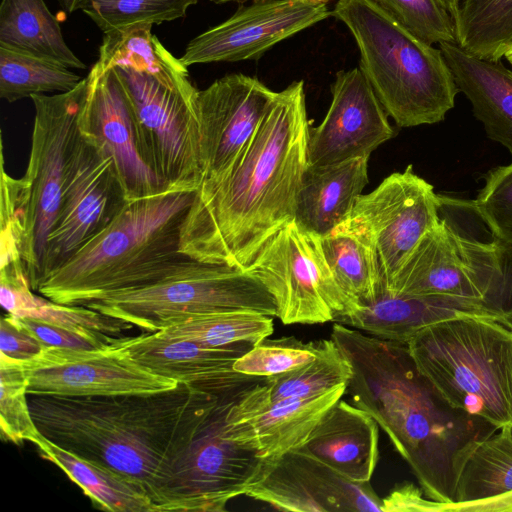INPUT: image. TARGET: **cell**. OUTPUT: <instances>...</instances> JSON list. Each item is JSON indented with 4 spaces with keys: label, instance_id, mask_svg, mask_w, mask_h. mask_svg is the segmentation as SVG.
Wrapping results in <instances>:
<instances>
[{
    "label": "cell",
    "instance_id": "cell-1",
    "mask_svg": "<svg viewBox=\"0 0 512 512\" xmlns=\"http://www.w3.org/2000/svg\"><path fill=\"white\" fill-rule=\"evenodd\" d=\"M310 127L303 80L276 92L229 171L196 190L181 227V254L244 269L294 219Z\"/></svg>",
    "mask_w": 512,
    "mask_h": 512
},
{
    "label": "cell",
    "instance_id": "cell-2",
    "mask_svg": "<svg viewBox=\"0 0 512 512\" xmlns=\"http://www.w3.org/2000/svg\"><path fill=\"white\" fill-rule=\"evenodd\" d=\"M188 384L150 394H28L41 435L139 483L158 512L173 511L177 467L222 397Z\"/></svg>",
    "mask_w": 512,
    "mask_h": 512
},
{
    "label": "cell",
    "instance_id": "cell-3",
    "mask_svg": "<svg viewBox=\"0 0 512 512\" xmlns=\"http://www.w3.org/2000/svg\"><path fill=\"white\" fill-rule=\"evenodd\" d=\"M331 339L350 362L346 392L405 460L426 497L453 503L462 466L495 426L452 406L417 368L406 343L335 322Z\"/></svg>",
    "mask_w": 512,
    "mask_h": 512
},
{
    "label": "cell",
    "instance_id": "cell-4",
    "mask_svg": "<svg viewBox=\"0 0 512 512\" xmlns=\"http://www.w3.org/2000/svg\"><path fill=\"white\" fill-rule=\"evenodd\" d=\"M196 191H166L129 201L114 220L37 293L61 304L83 305L105 295L158 281L180 261L182 223Z\"/></svg>",
    "mask_w": 512,
    "mask_h": 512
},
{
    "label": "cell",
    "instance_id": "cell-5",
    "mask_svg": "<svg viewBox=\"0 0 512 512\" xmlns=\"http://www.w3.org/2000/svg\"><path fill=\"white\" fill-rule=\"evenodd\" d=\"M86 89L87 77L69 92L31 97L35 115L23 177L6 173L1 141L0 244L20 253L34 292L44 279L47 241L80 135L78 121Z\"/></svg>",
    "mask_w": 512,
    "mask_h": 512
},
{
    "label": "cell",
    "instance_id": "cell-6",
    "mask_svg": "<svg viewBox=\"0 0 512 512\" xmlns=\"http://www.w3.org/2000/svg\"><path fill=\"white\" fill-rule=\"evenodd\" d=\"M439 196V219L394 276L388 292L483 302L512 322V246L497 239L473 202Z\"/></svg>",
    "mask_w": 512,
    "mask_h": 512
},
{
    "label": "cell",
    "instance_id": "cell-7",
    "mask_svg": "<svg viewBox=\"0 0 512 512\" xmlns=\"http://www.w3.org/2000/svg\"><path fill=\"white\" fill-rule=\"evenodd\" d=\"M331 15L350 30L360 70L399 127L444 120L459 90L440 48L413 35L371 0H338Z\"/></svg>",
    "mask_w": 512,
    "mask_h": 512
},
{
    "label": "cell",
    "instance_id": "cell-8",
    "mask_svg": "<svg viewBox=\"0 0 512 512\" xmlns=\"http://www.w3.org/2000/svg\"><path fill=\"white\" fill-rule=\"evenodd\" d=\"M418 370L455 408L497 429L512 427V328L460 316L424 328L407 343Z\"/></svg>",
    "mask_w": 512,
    "mask_h": 512
},
{
    "label": "cell",
    "instance_id": "cell-9",
    "mask_svg": "<svg viewBox=\"0 0 512 512\" xmlns=\"http://www.w3.org/2000/svg\"><path fill=\"white\" fill-rule=\"evenodd\" d=\"M147 332L163 330L198 314L230 311L277 316L272 295L239 267L185 258L158 281L84 303Z\"/></svg>",
    "mask_w": 512,
    "mask_h": 512
},
{
    "label": "cell",
    "instance_id": "cell-10",
    "mask_svg": "<svg viewBox=\"0 0 512 512\" xmlns=\"http://www.w3.org/2000/svg\"><path fill=\"white\" fill-rule=\"evenodd\" d=\"M128 96L148 162L166 191H196L202 183L198 89L167 87L148 74L113 67Z\"/></svg>",
    "mask_w": 512,
    "mask_h": 512
},
{
    "label": "cell",
    "instance_id": "cell-11",
    "mask_svg": "<svg viewBox=\"0 0 512 512\" xmlns=\"http://www.w3.org/2000/svg\"><path fill=\"white\" fill-rule=\"evenodd\" d=\"M272 295L283 324L333 321L347 302L325 258L320 236L293 219L244 268Z\"/></svg>",
    "mask_w": 512,
    "mask_h": 512
},
{
    "label": "cell",
    "instance_id": "cell-12",
    "mask_svg": "<svg viewBox=\"0 0 512 512\" xmlns=\"http://www.w3.org/2000/svg\"><path fill=\"white\" fill-rule=\"evenodd\" d=\"M245 390L222 397L194 438L174 474L173 511H224L258 478L265 459L226 429L227 411Z\"/></svg>",
    "mask_w": 512,
    "mask_h": 512
},
{
    "label": "cell",
    "instance_id": "cell-13",
    "mask_svg": "<svg viewBox=\"0 0 512 512\" xmlns=\"http://www.w3.org/2000/svg\"><path fill=\"white\" fill-rule=\"evenodd\" d=\"M128 202L111 157L80 134L47 241L44 279L103 231Z\"/></svg>",
    "mask_w": 512,
    "mask_h": 512
},
{
    "label": "cell",
    "instance_id": "cell-14",
    "mask_svg": "<svg viewBox=\"0 0 512 512\" xmlns=\"http://www.w3.org/2000/svg\"><path fill=\"white\" fill-rule=\"evenodd\" d=\"M438 210V194L411 165L357 198L346 219L372 240L384 289L421 238L437 224Z\"/></svg>",
    "mask_w": 512,
    "mask_h": 512
},
{
    "label": "cell",
    "instance_id": "cell-15",
    "mask_svg": "<svg viewBox=\"0 0 512 512\" xmlns=\"http://www.w3.org/2000/svg\"><path fill=\"white\" fill-rule=\"evenodd\" d=\"M22 364L27 393L35 395L150 394L174 389L179 384L150 372L114 343L98 349L46 346Z\"/></svg>",
    "mask_w": 512,
    "mask_h": 512
},
{
    "label": "cell",
    "instance_id": "cell-16",
    "mask_svg": "<svg viewBox=\"0 0 512 512\" xmlns=\"http://www.w3.org/2000/svg\"><path fill=\"white\" fill-rule=\"evenodd\" d=\"M86 77L87 89L78 121L81 136L111 157L128 201L166 192L148 162L116 70L104 69L96 61Z\"/></svg>",
    "mask_w": 512,
    "mask_h": 512
},
{
    "label": "cell",
    "instance_id": "cell-17",
    "mask_svg": "<svg viewBox=\"0 0 512 512\" xmlns=\"http://www.w3.org/2000/svg\"><path fill=\"white\" fill-rule=\"evenodd\" d=\"M245 495L282 511L382 512L370 481H351L298 448L265 459Z\"/></svg>",
    "mask_w": 512,
    "mask_h": 512
},
{
    "label": "cell",
    "instance_id": "cell-18",
    "mask_svg": "<svg viewBox=\"0 0 512 512\" xmlns=\"http://www.w3.org/2000/svg\"><path fill=\"white\" fill-rule=\"evenodd\" d=\"M275 94L258 78L242 73L227 74L198 91L202 183L217 181L229 171Z\"/></svg>",
    "mask_w": 512,
    "mask_h": 512
},
{
    "label": "cell",
    "instance_id": "cell-19",
    "mask_svg": "<svg viewBox=\"0 0 512 512\" xmlns=\"http://www.w3.org/2000/svg\"><path fill=\"white\" fill-rule=\"evenodd\" d=\"M326 4L270 0L239 6L224 22L193 38L180 57L185 66L258 60L277 43L326 19Z\"/></svg>",
    "mask_w": 512,
    "mask_h": 512
},
{
    "label": "cell",
    "instance_id": "cell-20",
    "mask_svg": "<svg viewBox=\"0 0 512 512\" xmlns=\"http://www.w3.org/2000/svg\"><path fill=\"white\" fill-rule=\"evenodd\" d=\"M332 101L317 127H310L308 166L366 157L395 132L387 113L360 68L336 73Z\"/></svg>",
    "mask_w": 512,
    "mask_h": 512
},
{
    "label": "cell",
    "instance_id": "cell-21",
    "mask_svg": "<svg viewBox=\"0 0 512 512\" xmlns=\"http://www.w3.org/2000/svg\"><path fill=\"white\" fill-rule=\"evenodd\" d=\"M346 389L347 385H338L311 397L271 401L265 379L231 404L226 414L227 433L261 458H277L301 447Z\"/></svg>",
    "mask_w": 512,
    "mask_h": 512
},
{
    "label": "cell",
    "instance_id": "cell-22",
    "mask_svg": "<svg viewBox=\"0 0 512 512\" xmlns=\"http://www.w3.org/2000/svg\"><path fill=\"white\" fill-rule=\"evenodd\" d=\"M114 345L154 374L218 395L238 393L266 379L234 369L252 344L211 348L156 331L117 337Z\"/></svg>",
    "mask_w": 512,
    "mask_h": 512
},
{
    "label": "cell",
    "instance_id": "cell-23",
    "mask_svg": "<svg viewBox=\"0 0 512 512\" xmlns=\"http://www.w3.org/2000/svg\"><path fill=\"white\" fill-rule=\"evenodd\" d=\"M460 316L491 318L512 328V322L480 301L396 295L384 288L373 302L355 305L335 316L333 321L380 339L407 343L424 328Z\"/></svg>",
    "mask_w": 512,
    "mask_h": 512
},
{
    "label": "cell",
    "instance_id": "cell-24",
    "mask_svg": "<svg viewBox=\"0 0 512 512\" xmlns=\"http://www.w3.org/2000/svg\"><path fill=\"white\" fill-rule=\"evenodd\" d=\"M365 410L341 399L299 447L354 482L370 481L379 460V429Z\"/></svg>",
    "mask_w": 512,
    "mask_h": 512
},
{
    "label": "cell",
    "instance_id": "cell-25",
    "mask_svg": "<svg viewBox=\"0 0 512 512\" xmlns=\"http://www.w3.org/2000/svg\"><path fill=\"white\" fill-rule=\"evenodd\" d=\"M439 48L459 92L471 103L487 136L512 154V70L500 61L470 54L457 44L441 43Z\"/></svg>",
    "mask_w": 512,
    "mask_h": 512
},
{
    "label": "cell",
    "instance_id": "cell-26",
    "mask_svg": "<svg viewBox=\"0 0 512 512\" xmlns=\"http://www.w3.org/2000/svg\"><path fill=\"white\" fill-rule=\"evenodd\" d=\"M368 158L308 166L298 191L294 220L303 229L324 236L351 213L368 183Z\"/></svg>",
    "mask_w": 512,
    "mask_h": 512
},
{
    "label": "cell",
    "instance_id": "cell-27",
    "mask_svg": "<svg viewBox=\"0 0 512 512\" xmlns=\"http://www.w3.org/2000/svg\"><path fill=\"white\" fill-rule=\"evenodd\" d=\"M320 241L336 284L346 299V310L373 302L384 283L375 247L366 232L345 219L331 232L320 236Z\"/></svg>",
    "mask_w": 512,
    "mask_h": 512
},
{
    "label": "cell",
    "instance_id": "cell-28",
    "mask_svg": "<svg viewBox=\"0 0 512 512\" xmlns=\"http://www.w3.org/2000/svg\"><path fill=\"white\" fill-rule=\"evenodd\" d=\"M99 508L111 512H158L143 487L112 469L69 452L43 436L35 443Z\"/></svg>",
    "mask_w": 512,
    "mask_h": 512
},
{
    "label": "cell",
    "instance_id": "cell-29",
    "mask_svg": "<svg viewBox=\"0 0 512 512\" xmlns=\"http://www.w3.org/2000/svg\"><path fill=\"white\" fill-rule=\"evenodd\" d=\"M0 301L14 317H29L65 328L118 336L133 325L81 305H67L39 296L23 268L0 269Z\"/></svg>",
    "mask_w": 512,
    "mask_h": 512
},
{
    "label": "cell",
    "instance_id": "cell-30",
    "mask_svg": "<svg viewBox=\"0 0 512 512\" xmlns=\"http://www.w3.org/2000/svg\"><path fill=\"white\" fill-rule=\"evenodd\" d=\"M0 44L53 60L70 69L86 68L67 45L58 19L44 0H2Z\"/></svg>",
    "mask_w": 512,
    "mask_h": 512
},
{
    "label": "cell",
    "instance_id": "cell-31",
    "mask_svg": "<svg viewBox=\"0 0 512 512\" xmlns=\"http://www.w3.org/2000/svg\"><path fill=\"white\" fill-rule=\"evenodd\" d=\"M152 24L140 23L104 33L98 62L104 69L130 68L167 87L190 82L188 67L152 33Z\"/></svg>",
    "mask_w": 512,
    "mask_h": 512
},
{
    "label": "cell",
    "instance_id": "cell-32",
    "mask_svg": "<svg viewBox=\"0 0 512 512\" xmlns=\"http://www.w3.org/2000/svg\"><path fill=\"white\" fill-rule=\"evenodd\" d=\"M512 491V427L475 443L459 474L453 503L489 499Z\"/></svg>",
    "mask_w": 512,
    "mask_h": 512
},
{
    "label": "cell",
    "instance_id": "cell-33",
    "mask_svg": "<svg viewBox=\"0 0 512 512\" xmlns=\"http://www.w3.org/2000/svg\"><path fill=\"white\" fill-rule=\"evenodd\" d=\"M453 22L456 44L481 59L500 61L512 48V0H461Z\"/></svg>",
    "mask_w": 512,
    "mask_h": 512
},
{
    "label": "cell",
    "instance_id": "cell-34",
    "mask_svg": "<svg viewBox=\"0 0 512 512\" xmlns=\"http://www.w3.org/2000/svg\"><path fill=\"white\" fill-rule=\"evenodd\" d=\"M82 79L58 62L0 44V97L9 103L37 94L69 92Z\"/></svg>",
    "mask_w": 512,
    "mask_h": 512
},
{
    "label": "cell",
    "instance_id": "cell-35",
    "mask_svg": "<svg viewBox=\"0 0 512 512\" xmlns=\"http://www.w3.org/2000/svg\"><path fill=\"white\" fill-rule=\"evenodd\" d=\"M273 317L249 311L193 315L160 330L164 334L218 348L232 344L255 345L274 331Z\"/></svg>",
    "mask_w": 512,
    "mask_h": 512
},
{
    "label": "cell",
    "instance_id": "cell-36",
    "mask_svg": "<svg viewBox=\"0 0 512 512\" xmlns=\"http://www.w3.org/2000/svg\"><path fill=\"white\" fill-rule=\"evenodd\" d=\"M352 376L350 362L335 342L320 340L318 355L293 370L266 377L271 401L319 395L338 385H347Z\"/></svg>",
    "mask_w": 512,
    "mask_h": 512
},
{
    "label": "cell",
    "instance_id": "cell-37",
    "mask_svg": "<svg viewBox=\"0 0 512 512\" xmlns=\"http://www.w3.org/2000/svg\"><path fill=\"white\" fill-rule=\"evenodd\" d=\"M199 0H81L83 11L103 32L134 24H161L186 16Z\"/></svg>",
    "mask_w": 512,
    "mask_h": 512
},
{
    "label": "cell",
    "instance_id": "cell-38",
    "mask_svg": "<svg viewBox=\"0 0 512 512\" xmlns=\"http://www.w3.org/2000/svg\"><path fill=\"white\" fill-rule=\"evenodd\" d=\"M0 427L2 436L19 444L41 437L28 404L27 377L21 361L0 356Z\"/></svg>",
    "mask_w": 512,
    "mask_h": 512
},
{
    "label": "cell",
    "instance_id": "cell-39",
    "mask_svg": "<svg viewBox=\"0 0 512 512\" xmlns=\"http://www.w3.org/2000/svg\"><path fill=\"white\" fill-rule=\"evenodd\" d=\"M320 340L303 342L294 336L264 338L234 363L237 372L258 377L278 375L316 358Z\"/></svg>",
    "mask_w": 512,
    "mask_h": 512
},
{
    "label": "cell",
    "instance_id": "cell-40",
    "mask_svg": "<svg viewBox=\"0 0 512 512\" xmlns=\"http://www.w3.org/2000/svg\"><path fill=\"white\" fill-rule=\"evenodd\" d=\"M428 44H456L453 18L437 0H371Z\"/></svg>",
    "mask_w": 512,
    "mask_h": 512
},
{
    "label": "cell",
    "instance_id": "cell-41",
    "mask_svg": "<svg viewBox=\"0 0 512 512\" xmlns=\"http://www.w3.org/2000/svg\"><path fill=\"white\" fill-rule=\"evenodd\" d=\"M474 203L492 234L512 246V162L485 174L484 186Z\"/></svg>",
    "mask_w": 512,
    "mask_h": 512
},
{
    "label": "cell",
    "instance_id": "cell-42",
    "mask_svg": "<svg viewBox=\"0 0 512 512\" xmlns=\"http://www.w3.org/2000/svg\"><path fill=\"white\" fill-rule=\"evenodd\" d=\"M10 316L22 329L29 332L46 346L98 349L112 345L117 339L115 336L77 331L29 317Z\"/></svg>",
    "mask_w": 512,
    "mask_h": 512
},
{
    "label": "cell",
    "instance_id": "cell-43",
    "mask_svg": "<svg viewBox=\"0 0 512 512\" xmlns=\"http://www.w3.org/2000/svg\"><path fill=\"white\" fill-rule=\"evenodd\" d=\"M45 347V344L22 329L9 314L2 317L0 324L1 354L23 362L37 356Z\"/></svg>",
    "mask_w": 512,
    "mask_h": 512
},
{
    "label": "cell",
    "instance_id": "cell-44",
    "mask_svg": "<svg viewBox=\"0 0 512 512\" xmlns=\"http://www.w3.org/2000/svg\"><path fill=\"white\" fill-rule=\"evenodd\" d=\"M423 493L413 483L398 484L382 499V512H442L444 503L424 497Z\"/></svg>",
    "mask_w": 512,
    "mask_h": 512
},
{
    "label": "cell",
    "instance_id": "cell-45",
    "mask_svg": "<svg viewBox=\"0 0 512 512\" xmlns=\"http://www.w3.org/2000/svg\"><path fill=\"white\" fill-rule=\"evenodd\" d=\"M442 512H512V491L473 502L444 503Z\"/></svg>",
    "mask_w": 512,
    "mask_h": 512
},
{
    "label": "cell",
    "instance_id": "cell-46",
    "mask_svg": "<svg viewBox=\"0 0 512 512\" xmlns=\"http://www.w3.org/2000/svg\"><path fill=\"white\" fill-rule=\"evenodd\" d=\"M451 15L452 18L457 14L461 0H437Z\"/></svg>",
    "mask_w": 512,
    "mask_h": 512
},
{
    "label": "cell",
    "instance_id": "cell-47",
    "mask_svg": "<svg viewBox=\"0 0 512 512\" xmlns=\"http://www.w3.org/2000/svg\"><path fill=\"white\" fill-rule=\"evenodd\" d=\"M61 8L67 13H73L80 8L81 0H57Z\"/></svg>",
    "mask_w": 512,
    "mask_h": 512
},
{
    "label": "cell",
    "instance_id": "cell-48",
    "mask_svg": "<svg viewBox=\"0 0 512 512\" xmlns=\"http://www.w3.org/2000/svg\"><path fill=\"white\" fill-rule=\"evenodd\" d=\"M248 1H252V3H261V2H266V1H270V0H212V2H214L215 4H225V3H231V2L244 4Z\"/></svg>",
    "mask_w": 512,
    "mask_h": 512
},
{
    "label": "cell",
    "instance_id": "cell-49",
    "mask_svg": "<svg viewBox=\"0 0 512 512\" xmlns=\"http://www.w3.org/2000/svg\"><path fill=\"white\" fill-rule=\"evenodd\" d=\"M302 1L312 3V4H326L327 5V3H329L332 0H302Z\"/></svg>",
    "mask_w": 512,
    "mask_h": 512
},
{
    "label": "cell",
    "instance_id": "cell-50",
    "mask_svg": "<svg viewBox=\"0 0 512 512\" xmlns=\"http://www.w3.org/2000/svg\"><path fill=\"white\" fill-rule=\"evenodd\" d=\"M504 57L512 65V48L505 54Z\"/></svg>",
    "mask_w": 512,
    "mask_h": 512
}]
</instances>
